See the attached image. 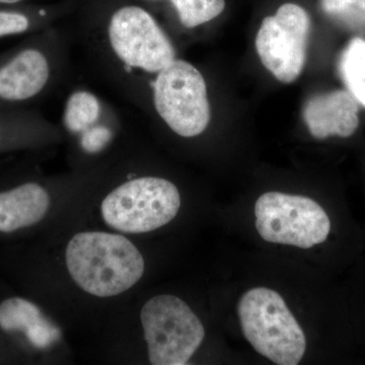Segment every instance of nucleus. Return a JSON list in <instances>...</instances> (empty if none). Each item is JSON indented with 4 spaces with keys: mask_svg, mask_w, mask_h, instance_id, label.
<instances>
[{
    "mask_svg": "<svg viewBox=\"0 0 365 365\" xmlns=\"http://www.w3.org/2000/svg\"><path fill=\"white\" fill-rule=\"evenodd\" d=\"M60 118L62 133L85 157L102 155L121 131V115L114 106L85 86L67 93Z\"/></svg>",
    "mask_w": 365,
    "mask_h": 365,
    "instance_id": "nucleus-10",
    "label": "nucleus"
},
{
    "mask_svg": "<svg viewBox=\"0 0 365 365\" xmlns=\"http://www.w3.org/2000/svg\"><path fill=\"white\" fill-rule=\"evenodd\" d=\"M61 133L57 125L31 108L0 106V146L34 139L57 138Z\"/></svg>",
    "mask_w": 365,
    "mask_h": 365,
    "instance_id": "nucleus-14",
    "label": "nucleus"
},
{
    "mask_svg": "<svg viewBox=\"0 0 365 365\" xmlns=\"http://www.w3.org/2000/svg\"><path fill=\"white\" fill-rule=\"evenodd\" d=\"M338 69L347 91L365 108V40L353 38L341 53Z\"/></svg>",
    "mask_w": 365,
    "mask_h": 365,
    "instance_id": "nucleus-16",
    "label": "nucleus"
},
{
    "mask_svg": "<svg viewBox=\"0 0 365 365\" xmlns=\"http://www.w3.org/2000/svg\"><path fill=\"white\" fill-rule=\"evenodd\" d=\"M49 206V192L40 182H26L0 192V232L32 227L45 217Z\"/></svg>",
    "mask_w": 365,
    "mask_h": 365,
    "instance_id": "nucleus-12",
    "label": "nucleus"
},
{
    "mask_svg": "<svg viewBox=\"0 0 365 365\" xmlns=\"http://www.w3.org/2000/svg\"><path fill=\"white\" fill-rule=\"evenodd\" d=\"M311 32L309 14L295 4H284L262 21L256 36V51L262 64L282 83H292L307 61Z\"/></svg>",
    "mask_w": 365,
    "mask_h": 365,
    "instance_id": "nucleus-9",
    "label": "nucleus"
},
{
    "mask_svg": "<svg viewBox=\"0 0 365 365\" xmlns=\"http://www.w3.org/2000/svg\"><path fill=\"white\" fill-rule=\"evenodd\" d=\"M237 316L245 338L262 356L278 365H297L304 359L306 335L275 290H248L237 302Z\"/></svg>",
    "mask_w": 365,
    "mask_h": 365,
    "instance_id": "nucleus-5",
    "label": "nucleus"
},
{
    "mask_svg": "<svg viewBox=\"0 0 365 365\" xmlns=\"http://www.w3.org/2000/svg\"><path fill=\"white\" fill-rule=\"evenodd\" d=\"M69 38L53 25L0 54V106L29 108L66 78Z\"/></svg>",
    "mask_w": 365,
    "mask_h": 365,
    "instance_id": "nucleus-2",
    "label": "nucleus"
},
{
    "mask_svg": "<svg viewBox=\"0 0 365 365\" xmlns=\"http://www.w3.org/2000/svg\"><path fill=\"white\" fill-rule=\"evenodd\" d=\"M26 0H0V6H21Z\"/></svg>",
    "mask_w": 365,
    "mask_h": 365,
    "instance_id": "nucleus-19",
    "label": "nucleus"
},
{
    "mask_svg": "<svg viewBox=\"0 0 365 365\" xmlns=\"http://www.w3.org/2000/svg\"><path fill=\"white\" fill-rule=\"evenodd\" d=\"M180 206L181 195L174 182L144 175L118 185L105 197L101 211L109 227L127 234H143L172 222Z\"/></svg>",
    "mask_w": 365,
    "mask_h": 365,
    "instance_id": "nucleus-6",
    "label": "nucleus"
},
{
    "mask_svg": "<svg viewBox=\"0 0 365 365\" xmlns=\"http://www.w3.org/2000/svg\"><path fill=\"white\" fill-rule=\"evenodd\" d=\"M67 269L86 294L116 297L143 276V255L127 237L103 232H79L67 245Z\"/></svg>",
    "mask_w": 365,
    "mask_h": 365,
    "instance_id": "nucleus-3",
    "label": "nucleus"
},
{
    "mask_svg": "<svg viewBox=\"0 0 365 365\" xmlns=\"http://www.w3.org/2000/svg\"><path fill=\"white\" fill-rule=\"evenodd\" d=\"M143 109L153 112L178 136L202 135L211 122L208 86L202 72L177 57L150 81Z\"/></svg>",
    "mask_w": 365,
    "mask_h": 365,
    "instance_id": "nucleus-4",
    "label": "nucleus"
},
{
    "mask_svg": "<svg viewBox=\"0 0 365 365\" xmlns=\"http://www.w3.org/2000/svg\"><path fill=\"white\" fill-rule=\"evenodd\" d=\"M83 40L100 71L129 102L143 109L150 81L178 57L174 41L138 4H122L88 24Z\"/></svg>",
    "mask_w": 365,
    "mask_h": 365,
    "instance_id": "nucleus-1",
    "label": "nucleus"
},
{
    "mask_svg": "<svg viewBox=\"0 0 365 365\" xmlns=\"http://www.w3.org/2000/svg\"><path fill=\"white\" fill-rule=\"evenodd\" d=\"M256 228L264 241L309 249L331 232L325 209L306 196L267 192L255 204Z\"/></svg>",
    "mask_w": 365,
    "mask_h": 365,
    "instance_id": "nucleus-8",
    "label": "nucleus"
},
{
    "mask_svg": "<svg viewBox=\"0 0 365 365\" xmlns=\"http://www.w3.org/2000/svg\"><path fill=\"white\" fill-rule=\"evenodd\" d=\"M64 14L66 9L57 7L0 6V39L39 32Z\"/></svg>",
    "mask_w": 365,
    "mask_h": 365,
    "instance_id": "nucleus-15",
    "label": "nucleus"
},
{
    "mask_svg": "<svg viewBox=\"0 0 365 365\" xmlns=\"http://www.w3.org/2000/svg\"><path fill=\"white\" fill-rule=\"evenodd\" d=\"M143 1H158V0H143Z\"/></svg>",
    "mask_w": 365,
    "mask_h": 365,
    "instance_id": "nucleus-20",
    "label": "nucleus"
},
{
    "mask_svg": "<svg viewBox=\"0 0 365 365\" xmlns=\"http://www.w3.org/2000/svg\"><path fill=\"white\" fill-rule=\"evenodd\" d=\"M304 120L314 138H348L359 127V104L348 91L319 93L307 101Z\"/></svg>",
    "mask_w": 365,
    "mask_h": 365,
    "instance_id": "nucleus-11",
    "label": "nucleus"
},
{
    "mask_svg": "<svg viewBox=\"0 0 365 365\" xmlns=\"http://www.w3.org/2000/svg\"><path fill=\"white\" fill-rule=\"evenodd\" d=\"M180 26L194 30L223 13L225 0H170Z\"/></svg>",
    "mask_w": 365,
    "mask_h": 365,
    "instance_id": "nucleus-17",
    "label": "nucleus"
},
{
    "mask_svg": "<svg viewBox=\"0 0 365 365\" xmlns=\"http://www.w3.org/2000/svg\"><path fill=\"white\" fill-rule=\"evenodd\" d=\"M324 13L355 32L365 33V0H321Z\"/></svg>",
    "mask_w": 365,
    "mask_h": 365,
    "instance_id": "nucleus-18",
    "label": "nucleus"
},
{
    "mask_svg": "<svg viewBox=\"0 0 365 365\" xmlns=\"http://www.w3.org/2000/svg\"><path fill=\"white\" fill-rule=\"evenodd\" d=\"M0 328L6 332L23 331L29 342L38 349L50 347L61 335L39 307L21 297H11L0 304Z\"/></svg>",
    "mask_w": 365,
    "mask_h": 365,
    "instance_id": "nucleus-13",
    "label": "nucleus"
},
{
    "mask_svg": "<svg viewBox=\"0 0 365 365\" xmlns=\"http://www.w3.org/2000/svg\"><path fill=\"white\" fill-rule=\"evenodd\" d=\"M148 359L153 365H185L202 344L205 329L184 300L157 295L140 313Z\"/></svg>",
    "mask_w": 365,
    "mask_h": 365,
    "instance_id": "nucleus-7",
    "label": "nucleus"
}]
</instances>
